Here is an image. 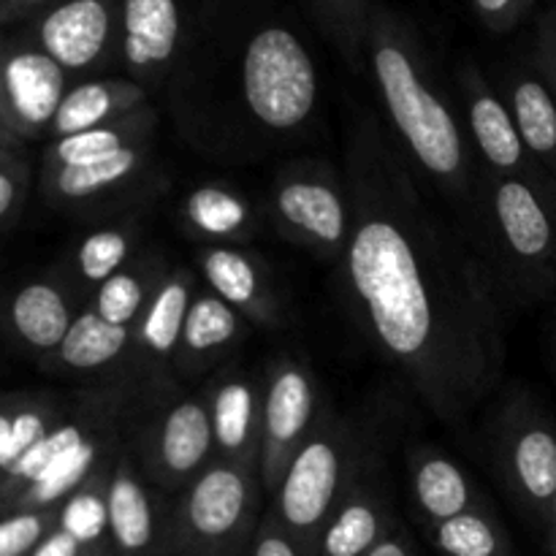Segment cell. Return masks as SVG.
<instances>
[{
    "instance_id": "cell-34",
    "label": "cell",
    "mask_w": 556,
    "mask_h": 556,
    "mask_svg": "<svg viewBox=\"0 0 556 556\" xmlns=\"http://www.w3.org/2000/svg\"><path fill=\"white\" fill-rule=\"evenodd\" d=\"M27 141L0 130V231L9 237L25 220L36 174H33Z\"/></svg>"
},
{
    "instance_id": "cell-10",
    "label": "cell",
    "mask_w": 556,
    "mask_h": 556,
    "mask_svg": "<svg viewBox=\"0 0 556 556\" xmlns=\"http://www.w3.org/2000/svg\"><path fill=\"white\" fill-rule=\"evenodd\" d=\"M489 451L500 478L519 505L552 514L556 494V427L527 396L497 407L489 424Z\"/></svg>"
},
{
    "instance_id": "cell-3",
    "label": "cell",
    "mask_w": 556,
    "mask_h": 556,
    "mask_svg": "<svg viewBox=\"0 0 556 556\" xmlns=\"http://www.w3.org/2000/svg\"><path fill=\"white\" fill-rule=\"evenodd\" d=\"M320 81L307 43L282 22L253 27L228 90L172 103L179 130L206 155L255 157L299 141L318 117Z\"/></svg>"
},
{
    "instance_id": "cell-17",
    "label": "cell",
    "mask_w": 556,
    "mask_h": 556,
    "mask_svg": "<svg viewBox=\"0 0 556 556\" xmlns=\"http://www.w3.org/2000/svg\"><path fill=\"white\" fill-rule=\"evenodd\" d=\"M204 286L248 318L250 326L275 329L286 318V304L277 293L271 271L261 255L242 244H204L195 253Z\"/></svg>"
},
{
    "instance_id": "cell-36",
    "label": "cell",
    "mask_w": 556,
    "mask_h": 556,
    "mask_svg": "<svg viewBox=\"0 0 556 556\" xmlns=\"http://www.w3.org/2000/svg\"><path fill=\"white\" fill-rule=\"evenodd\" d=\"M60 527V508L11 510L0 527V556H33Z\"/></svg>"
},
{
    "instance_id": "cell-22",
    "label": "cell",
    "mask_w": 556,
    "mask_h": 556,
    "mask_svg": "<svg viewBox=\"0 0 556 556\" xmlns=\"http://www.w3.org/2000/svg\"><path fill=\"white\" fill-rule=\"evenodd\" d=\"M130 353H134V329L109 324L87 304L79 309L58 351L38 364L49 375L101 380L119 372L128 364Z\"/></svg>"
},
{
    "instance_id": "cell-12",
    "label": "cell",
    "mask_w": 556,
    "mask_h": 556,
    "mask_svg": "<svg viewBox=\"0 0 556 556\" xmlns=\"http://www.w3.org/2000/svg\"><path fill=\"white\" fill-rule=\"evenodd\" d=\"M459 87L462 117H465L467 134H470L483 168L500 174V177L521 179L535 188L556 212V179L530 155L500 90L489 85L486 76L476 65L462 68Z\"/></svg>"
},
{
    "instance_id": "cell-38",
    "label": "cell",
    "mask_w": 556,
    "mask_h": 556,
    "mask_svg": "<svg viewBox=\"0 0 556 556\" xmlns=\"http://www.w3.org/2000/svg\"><path fill=\"white\" fill-rule=\"evenodd\" d=\"M472 3H476L478 14H481V20L492 30L505 33L514 25H519V20L527 14L532 0H472Z\"/></svg>"
},
{
    "instance_id": "cell-24",
    "label": "cell",
    "mask_w": 556,
    "mask_h": 556,
    "mask_svg": "<svg viewBox=\"0 0 556 556\" xmlns=\"http://www.w3.org/2000/svg\"><path fill=\"white\" fill-rule=\"evenodd\" d=\"M407 481L413 503L427 525L486 505L465 467L434 445H413L407 451Z\"/></svg>"
},
{
    "instance_id": "cell-14",
    "label": "cell",
    "mask_w": 556,
    "mask_h": 556,
    "mask_svg": "<svg viewBox=\"0 0 556 556\" xmlns=\"http://www.w3.org/2000/svg\"><path fill=\"white\" fill-rule=\"evenodd\" d=\"M30 36L71 76L101 74L123 63V0H58Z\"/></svg>"
},
{
    "instance_id": "cell-20",
    "label": "cell",
    "mask_w": 556,
    "mask_h": 556,
    "mask_svg": "<svg viewBox=\"0 0 556 556\" xmlns=\"http://www.w3.org/2000/svg\"><path fill=\"white\" fill-rule=\"evenodd\" d=\"M79 309L74 282L47 275L22 282L11 293L5 304V324H9L11 340L41 362L49 353L58 351L60 342L68 337Z\"/></svg>"
},
{
    "instance_id": "cell-29",
    "label": "cell",
    "mask_w": 556,
    "mask_h": 556,
    "mask_svg": "<svg viewBox=\"0 0 556 556\" xmlns=\"http://www.w3.org/2000/svg\"><path fill=\"white\" fill-rule=\"evenodd\" d=\"M141 239H144V228L136 217L112 220L90 231L71 255V282L96 293L103 282L112 280L117 271L139 258Z\"/></svg>"
},
{
    "instance_id": "cell-26",
    "label": "cell",
    "mask_w": 556,
    "mask_h": 556,
    "mask_svg": "<svg viewBox=\"0 0 556 556\" xmlns=\"http://www.w3.org/2000/svg\"><path fill=\"white\" fill-rule=\"evenodd\" d=\"M141 106H150V90L130 76L128 79H81L71 85L68 96L60 103L49 139L58 141L65 136L101 128L114 119L128 117Z\"/></svg>"
},
{
    "instance_id": "cell-23",
    "label": "cell",
    "mask_w": 556,
    "mask_h": 556,
    "mask_svg": "<svg viewBox=\"0 0 556 556\" xmlns=\"http://www.w3.org/2000/svg\"><path fill=\"white\" fill-rule=\"evenodd\" d=\"M248 318L223 302L215 291L199 286L185 318L182 340L174 356V372L182 378H201L231 356L237 342L248 334Z\"/></svg>"
},
{
    "instance_id": "cell-44",
    "label": "cell",
    "mask_w": 556,
    "mask_h": 556,
    "mask_svg": "<svg viewBox=\"0 0 556 556\" xmlns=\"http://www.w3.org/2000/svg\"><path fill=\"white\" fill-rule=\"evenodd\" d=\"M548 519L554 521V532H556V494H554V503H552V514H548Z\"/></svg>"
},
{
    "instance_id": "cell-2",
    "label": "cell",
    "mask_w": 556,
    "mask_h": 556,
    "mask_svg": "<svg viewBox=\"0 0 556 556\" xmlns=\"http://www.w3.org/2000/svg\"><path fill=\"white\" fill-rule=\"evenodd\" d=\"M364 54L394 141L418 177L454 206L456 228L483 253L486 168L472 147L465 117L434 79L429 60L405 25L386 11L369 16Z\"/></svg>"
},
{
    "instance_id": "cell-9",
    "label": "cell",
    "mask_w": 556,
    "mask_h": 556,
    "mask_svg": "<svg viewBox=\"0 0 556 556\" xmlns=\"http://www.w3.org/2000/svg\"><path fill=\"white\" fill-rule=\"evenodd\" d=\"M166 188L155 163V144L125 150L109 161L74 168H38V195L52 210L74 217L139 215Z\"/></svg>"
},
{
    "instance_id": "cell-8",
    "label": "cell",
    "mask_w": 556,
    "mask_h": 556,
    "mask_svg": "<svg viewBox=\"0 0 556 556\" xmlns=\"http://www.w3.org/2000/svg\"><path fill=\"white\" fill-rule=\"evenodd\" d=\"M266 210L286 242L309 250L320 261L340 264L353 217L345 174L318 157L288 161L271 179Z\"/></svg>"
},
{
    "instance_id": "cell-32",
    "label": "cell",
    "mask_w": 556,
    "mask_h": 556,
    "mask_svg": "<svg viewBox=\"0 0 556 556\" xmlns=\"http://www.w3.org/2000/svg\"><path fill=\"white\" fill-rule=\"evenodd\" d=\"M429 541L443 556H514V546L489 505L429 525Z\"/></svg>"
},
{
    "instance_id": "cell-37",
    "label": "cell",
    "mask_w": 556,
    "mask_h": 556,
    "mask_svg": "<svg viewBox=\"0 0 556 556\" xmlns=\"http://www.w3.org/2000/svg\"><path fill=\"white\" fill-rule=\"evenodd\" d=\"M250 556H304V552L299 548V543L293 541L291 532L266 510L264 521H261L258 527V535H255L253 554Z\"/></svg>"
},
{
    "instance_id": "cell-31",
    "label": "cell",
    "mask_w": 556,
    "mask_h": 556,
    "mask_svg": "<svg viewBox=\"0 0 556 556\" xmlns=\"http://www.w3.org/2000/svg\"><path fill=\"white\" fill-rule=\"evenodd\" d=\"M168 271H172V266L161 255H139L134 264L125 266L123 271H117L112 280H106L92 293L90 307L109 324L136 329L147 304L152 302L157 286L166 280Z\"/></svg>"
},
{
    "instance_id": "cell-21",
    "label": "cell",
    "mask_w": 556,
    "mask_h": 556,
    "mask_svg": "<svg viewBox=\"0 0 556 556\" xmlns=\"http://www.w3.org/2000/svg\"><path fill=\"white\" fill-rule=\"evenodd\" d=\"M195 291L199 280L193 271L185 266H172L134 329V353L128 358L134 367L147 372H172Z\"/></svg>"
},
{
    "instance_id": "cell-6",
    "label": "cell",
    "mask_w": 556,
    "mask_h": 556,
    "mask_svg": "<svg viewBox=\"0 0 556 556\" xmlns=\"http://www.w3.org/2000/svg\"><path fill=\"white\" fill-rule=\"evenodd\" d=\"M481 258L519 293L556 288V212L527 182L486 172V242ZM497 280V282H500Z\"/></svg>"
},
{
    "instance_id": "cell-40",
    "label": "cell",
    "mask_w": 556,
    "mask_h": 556,
    "mask_svg": "<svg viewBox=\"0 0 556 556\" xmlns=\"http://www.w3.org/2000/svg\"><path fill=\"white\" fill-rule=\"evenodd\" d=\"M54 3H58V0H3V5H0V22H3L5 27H11L22 20H30V16L38 20V16L47 9H52Z\"/></svg>"
},
{
    "instance_id": "cell-43",
    "label": "cell",
    "mask_w": 556,
    "mask_h": 556,
    "mask_svg": "<svg viewBox=\"0 0 556 556\" xmlns=\"http://www.w3.org/2000/svg\"><path fill=\"white\" fill-rule=\"evenodd\" d=\"M76 556H114V548H112V543H109V538H106V541L92 543V546H81V552Z\"/></svg>"
},
{
    "instance_id": "cell-42",
    "label": "cell",
    "mask_w": 556,
    "mask_h": 556,
    "mask_svg": "<svg viewBox=\"0 0 556 556\" xmlns=\"http://www.w3.org/2000/svg\"><path fill=\"white\" fill-rule=\"evenodd\" d=\"M369 556H416V554H413V546L410 541H407L405 532L394 530L383 543H378V546L369 552Z\"/></svg>"
},
{
    "instance_id": "cell-39",
    "label": "cell",
    "mask_w": 556,
    "mask_h": 556,
    "mask_svg": "<svg viewBox=\"0 0 556 556\" xmlns=\"http://www.w3.org/2000/svg\"><path fill=\"white\" fill-rule=\"evenodd\" d=\"M535 68L541 71L543 79L552 85L556 92V9L548 11L538 27V43H535Z\"/></svg>"
},
{
    "instance_id": "cell-25",
    "label": "cell",
    "mask_w": 556,
    "mask_h": 556,
    "mask_svg": "<svg viewBox=\"0 0 556 556\" xmlns=\"http://www.w3.org/2000/svg\"><path fill=\"white\" fill-rule=\"evenodd\" d=\"M182 228L204 244H244L258 233L261 217L242 190L228 182H204L182 201Z\"/></svg>"
},
{
    "instance_id": "cell-1",
    "label": "cell",
    "mask_w": 556,
    "mask_h": 556,
    "mask_svg": "<svg viewBox=\"0 0 556 556\" xmlns=\"http://www.w3.org/2000/svg\"><path fill=\"white\" fill-rule=\"evenodd\" d=\"M342 174L353 217L337 282L348 313L424 407L459 427L503 378L497 277L434 212L375 114L353 119Z\"/></svg>"
},
{
    "instance_id": "cell-33",
    "label": "cell",
    "mask_w": 556,
    "mask_h": 556,
    "mask_svg": "<svg viewBox=\"0 0 556 556\" xmlns=\"http://www.w3.org/2000/svg\"><path fill=\"white\" fill-rule=\"evenodd\" d=\"M117 454L103 462L92 472L90 481L81 483L60 505V530L74 535L81 546H92V543H101L109 538V481H112Z\"/></svg>"
},
{
    "instance_id": "cell-15",
    "label": "cell",
    "mask_w": 556,
    "mask_h": 556,
    "mask_svg": "<svg viewBox=\"0 0 556 556\" xmlns=\"http://www.w3.org/2000/svg\"><path fill=\"white\" fill-rule=\"evenodd\" d=\"M179 497L161 492L136 465L128 443L109 481V543L114 556H174Z\"/></svg>"
},
{
    "instance_id": "cell-5",
    "label": "cell",
    "mask_w": 556,
    "mask_h": 556,
    "mask_svg": "<svg viewBox=\"0 0 556 556\" xmlns=\"http://www.w3.org/2000/svg\"><path fill=\"white\" fill-rule=\"evenodd\" d=\"M125 443L147 481L179 497L217 459L206 391L182 394L174 378L163 383L128 421Z\"/></svg>"
},
{
    "instance_id": "cell-19",
    "label": "cell",
    "mask_w": 556,
    "mask_h": 556,
    "mask_svg": "<svg viewBox=\"0 0 556 556\" xmlns=\"http://www.w3.org/2000/svg\"><path fill=\"white\" fill-rule=\"evenodd\" d=\"M394 530V494L380 465H375L337 505L313 556H369Z\"/></svg>"
},
{
    "instance_id": "cell-13",
    "label": "cell",
    "mask_w": 556,
    "mask_h": 556,
    "mask_svg": "<svg viewBox=\"0 0 556 556\" xmlns=\"http://www.w3.org/2000/svg\"><path fill=\"white\" fill-rule=\"evenodd\" d=\"M71 90V74L33 36L9 38L0 76V130L22 141L52 134L58 109Z\"/></svg>"
},
{
    "instance_id": "cell-4",
    "label": "cell",
    "mask_w": 556,
    "mask_h": 556,
    "mask_svg": "<svg viewBox=\"0 0 556 556\" xmlns=\"http://www.w3.org/2000/svg\"><path fill=\"white\" fill-rule=\"evenodd\" d=\"M380 429L364 418L324 410L271 497L269 514L291 532L304 556H313L337 505L378 465Z\"/></svg>"
},
{
    "instance_id": "cell-41",
    "label": "cell",
    "mask_w": 556,
    "mask_h": 556,
    "mask_svg": "<svg viewBox=\"0 0 556 556\" xmlns=\"http://www.w3.org/2000/svg\"><path fill=\"white\" fill-rule=\"evenodd\" d=\"M79 552H81V543L58 527V530H54L52 535L36 548V554L33 556H76Z\"/></svg>"
},
{
    "instance_id": "cell-27",
    "label": "cell",
    "mask_w": 556,
    "mask_h": 556,
    "mask_svg": "<svg viewBox=\"0 0 556 556\" xmlns=\"http://www.w3.org/2000/svg\"><path fill=\"white\" fill-rule=\"evenodd\" d=\"M500 96L508 103L530 155L556 179V92L552 85L538 68H514L505 76Z\"/></svg>"
},
{
    "instance_id": "cell-30",
    "label": "cell",
    "mask_w": 556,
    "mask_h": 556,
    "mask_svg": "<svg viewBox=\"0 0 556 556\" xmlns=\"http://www.w3.org/2000/svg\"><path fill=\"white\" fill-rule=\"evenodd\" d=\"M68 410V396L60 400L43 391H9L0 402V467L11 470L30 448L49 438Z\"/></svg>"
},
{
    "instance_id": "cell-11",
    "label": "cell",
    "mask_w": 556,
    "mask_h": 556,
    "mask_svg": "<svg viewBox=\"0 0 556 556\" xmlns=\"http://www.w3.org/2000/svg\"><path fill=\"white\" fill-rule=\"evenodd\" d=\"M324 410L309 364L296 356H277L264 375L261 481L266 497L277 494L293 456L315 432Z\"/></svg>"
},
{
    "instance_id": "cell-7",
    "label": "cell",
    "mask_w": 556,
    "mask_h": 556,
    "mask_svg": "<svg viewBox=\"0 0 556 556\" xmlns=\"http://www.w3.org/2000/svg\"><path fill=\"white\" fill-rule=\"evenodd\" d=\"M264 497L255 467L215 459L179 494L174 556H250Z\"/></svg>"
},
{
    "instance_id": "cell-16",
    "label": "cell",
    "mask_w": 556,
    "mask_h": 556,
    "mask_svg": "<svg viewBox=\"0 0 556 556\" xmlns=\"http://www.w3.org/2000/svg\"><path fill=\"white\" fill-rule=\"evenodd\" d=\"M185 43L182 0H123V65L141 87H161Z\"/></svg>"
},
{
    "instance_id": "cell-18",
    "label": "cell",
    "mask_w": 556,
    "mask_h": 556,
    "mask_svg": "<svg viewBox=\"0 0 556 556\" xmlns=\"http://www.w3.org/2000/svg\"><path fill=\"white\" fill-rule=\"evenodd\" d=\"M217 459L261 472L264 438V383L237 367H223L206 383Z\"/></svg>"
},
{
    "instance_id": "cell-28",
    "label": "cell",
    "mask_w": 556,
    "mask_h": 556,
    "mask_svg": "<svg viewBox=\"0 0 556 556\" xmlns=\"http://www.w3.org/2000/svg\"><path fill=\"white\" fill-rule=\"evenodd\" d=\"M157 114L152 106L136 109L128 117H119L101 128L85 130V134L65 136L52 141L41 155V168H74L90 166V163L109 161L125 150L147 147L155 139Z\"/></svg>"
},
{
    "instance_id": "cell-45",
    "label": "cell",
    "mask_w": 556,
    "mask_h": 556,
    "mask_svg": "<svg viewBox=\"0 0 556 556\" xmlns=\"http://www.w3.org/2000/svg\"><path fill=\"white\" fill-rule=\"evenodd\" d=\"M552 556H556V532H554V538H552Z\"/></svg>"
},
{
    "instance_id": "cell-35",
    "label": "cell",
    "mask_w": 556,
    "mask_h": 556,
    "mask_svg": "<svg viewBox=\"0 0 556 556\" xmlns=\"http://www.w3.org/2000/svg\"><path fill=\"white\" fill-rule=\"evenodd\" d=\"M318 14L334 41L340 43L342 54L353 68H358L364 58V41H367L369 14L364 11V0H313Z\"/></svg>"
}]
</instances>
